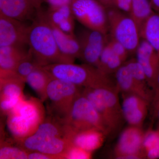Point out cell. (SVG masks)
I'll return each mask as SVG.
<instances>
[{
    "mask_svg": "<svg viewBox=\"0 0 159 159\" xmlns=\"http://www.w3.org/2000/svg\"><path fill=\"white\" fill-rule=\"evenodd\" d=\"M38 11L36 19L28 30V44L33 56L41 66L57 63H74L60 51L43 12Z\"/></svg>",
    "mask_w": 159,
    "mask_h": 159,
    "instance_id": "6da1fadb",
    "label": "cell"
},
{
    "mask_svg": "<svg viewBox=\"0 0 159 159\" xmlns=\"http://www.w3.org/2000/svg\"><path fill=\"white\" fill-rule=\"evenodd\" d=\"M53 78L70 83L80 88L115 86L109 75L94 66L84 63H57L43 66Z\"/></svg>",
    "mask_w": 159,
    "mask_h": 159,
    "instance_id": "7a4b0ae2",
    "label": "cell"
},
{
    "mask_svg": "<svg viewBox=\"0 0 159 159\" xmlns=\"http://www.w3.org/2000/svg\"><path fill=\"white\" fill-rule=\"evenodd\" d=\"M116 86L85 88L82 94L97 110L102 119L107 134L116 131L125 120Z\"/></svg>",
    "mask_w": 159,
    "mask_h": 159,
    "instance_id": "3957f363",
    "label": "cell"
},
{
    "mask_svg": "<svg viewBox=\"0 0 159 159\" xmlns=\"http://www.w3.org/2000/svg\"><path fill=\"white\" fill-rule=\"evenodd\" d=\"M42 102L35 98H24L7 114V127L16 141L34 133L45 119Z\"/></svg>",
    "mask_w": 159,
    "mask_h": 159,
    "instance_id": "277c9868",
    "label": "cell"
},
{
    "mask_svg": "<svg viewBox=\"0 0 159 159\" xmlns=\"http://www.w3.org/2000/svg\"><path fill=\"white\" fill-rule=\"evenodd\" d=\"M81 88L70 83L52 78L48 85L47 99L50 116L64 122Z\"/></svg>",
    "mask_w": 159,
    "mask_h": 159,
    "instance_id": "5b68a950",
    "label": "cell"
},
{
    "mask_svg": "<svg viewBox=\"0 0 159 159\" xmlns=\"http://www.w3.org/2000/svg\"><path fill=\"white\" fill-rule=\"evenodd\" d=\"M64 123L75 132L94 129L107 134L97 110L83 95L82 91L74 100Z\"/></svg>",
    "mask_w": 159,
    "mask_h": 159,
    "instance_id": "8992f818",
    "label": "cell"
},
{
    "mask_svg": "<svg viewBox=\"0 0 159 159\" xmlns=\"http://www.w3.org/2000/svg\"><path fill=\"white\" fill-rule=\"evenodd\" d=\"M108 29L112 38L122 44L129 54L136 53L141 42L140 30L129 16L116 9L107 11Z\"/></svg>",
    "mask_w": 159,
    "mask_h": 159,
    "instance_id": "52a82bcc",
    "label": "cell"
},
{
    "mask_svg": "<svg viewBox=\"0 0 159 159\" xmlns=\"http://www.w3.org/2000/svg\"><path fill=\"white\" fill-rule=\"evenodd\" d=\"M74 18L87 29L107 34L108 29L107 11L97 0H71Z\"/></svg>",
    "mask_w": 159,
    "mask_h": 159,
    "instance_id": "ba28073f",
    "label": "cell"
},
{
    "mask_svg": "<svg viewBox=\"0 0 159 159\" xmlns=\"http://www.w3.org/2000/svg\"><path fill=\"white\" fill-rule=\"evenodd\" d=\"M76 37L80 45V58L84 63L97 68L102 51L108 41L106 34L86 28Z\"/></svg>",
    "mask_w": 159,
    "mask_h": 159,
    "instance_id": "9c48e42d",
    "label": "cell"
},
{
    "mask_svg": "<svg viewBox=\"0 0 159 159\" xmlns=\"http://www.w3.org/2000/svg\"><path fill=\"white\" fill-rule=\"evenodd\" d=\"M25 81L13 72L0 71L1 110L7 115L24 99L23 89Z\"/></svg>",
    "mask_w": 159,
    "mask_h": 159,
    "instance_id": "30bf717a",
    "label": "cell"
},
{
    "mask_svg": "<svg viewBox=\"0 0 159 159\" xmlns=\"http://www.w3.org/2000/svg\"><path fill=\"white\" fill-rule=\"evenodd\" d=\"M145 134L140 127L131 126L120 135L115 150L118 159H142L145 158L143 142Z\"/></svg>",
    "mask_w": 159,
    "mask_h": 159,
    "instance_id": "8fae6325",
    "label": "cell"
},
{
    "mask_svg": "<svg viewBox=\"0 0 159 159\" xmlns=\"http://www.w3.org/2000/svg\"><path fill=\"white\" fill-rule=\"evenodd\" d=\"M29 27L21 21L0 14V47L29 46Z\"/></svg>",
    "mask_w": 159,
    "mask_h": 159,
    "instance_id": "7c38bea8",
    "label": "cell"
},
{
    "mask_svg": "<svg viewBox=\"0 0 159 159\" xmlns=\"http://www.w3.org/2000/svg\"><path fill=\"white\" fill-rule=\"evenodd\" d=\"M122 107L125 120L131 126H142L148 113L149 102L136 94L122 93Z\"/></svg>",
    "mask_w": 159,
    "mask_h": 159,
    "instance_id": "4fadbf2b",
    "label": "cell"
},
{
    "mask_svg": "<svg viewBox=\"0 0 159 159\" xmlns=\"http://www.w3.org/2000/svg\"><path fill=\"white\" fill-rule=\"evenodd\" d=\"M136 54L137 61L145 72L148 86L152 89L159 73V54L149 43L141 41Z\"/></svg>",
    "mask_w": 159,
    "mask_h": 159,
    "instance_id": "5bb4252c",
    "label": "cell"
},
{
    "mask_svg": "<svg viewBox=\"0 0 159 159\" xmlns=\"http://www.w3.org/2000/svg\"><path fill=\"white\" fill-rule=\"evenodd\" d=\"M43 13L52 29L57 46L61 53L73 62L76 58H80V47L77 37L74 34H68L61 30L49 21L44 12Z\"/></svg>",
    "mask_w": 159,
    "mask_h": 159,
    "instance_id": "9a60e30c",
    "label": "cell"
},
{
    "mask_svg": "<svg viewBox=\"0 0 159 159\" xmlns=\"http://www.w3.org/2000/svg\"><path fill=\"white\" fill-rule=\"evenodd\" d=\"M34 10L27 0H0V14L21 21L30 19Z\"/></svg>",
    "mask_w": 159,
    "mask_h": 159,
    "instance_id": "2e32d148",
    "label": "cell"
},
{
    "mask_svg": "<svg viewBox=\"0 0 159 159\" xmlns=\"http://www.w3.org/2000/svg\"><path fill=\"white\" fill-rule=\"evenodd\" d=\"M116 84L119 91L122 93L136 94L150 103L152 100V94L143 90L134 80L127 66L125 63L116 72Z\"/></svg>",
    "mask_w": 159,
    "mask_h": 159,
    "instance_id": "e0dca14e",
    "label": "cell"
},
{
    "mask_svg": "<svg viewBox=\"0 0 159 159\" xmlns=\"http://www.w3.org/2000/svg\"><path fill=\"white\" fill-rule=\"evenodd\" d=\"M46 17L49 21L66 33L74 34V17L70 6L67 5L50 9L46 13Z\"/></svg>",
    "mask_w": 159,
    "mask_h": 159,
    "instance_id": "ac0fdd59",
    "label": "cell"
},
{
    "mask_svg": "<svg viewBox=\"0 0 159 159\" xmlns=\"http://www.w3.org/2000/svg\"><path fill=\"white\" fill-rule=\"evenodd\" d=\"M105 135L102 131L94 129L74 132L72 144L91 153L101 146Z\"/></svg>",
    "mask_w": 159,
    "mask_h": 159,
    "instance_id": "d6986e66",
    "label": "cell"
},
{
    "mask_svg": "<svg viewBox=\"0 0 159 159\" xmlns=\"http://www.w3.org/2000/svg\"><path fill=\"white\" fill-rule=\"evenodd\" d=\"M25 46H10L0 47V71L13 72L21 60L29 54V48Z\"/></svg>",
    "mask_w": 159,
    "mask_h": 159,
    "instance_id": "ffe728a7",
    "label": "cell"
},
{
    "mask_svg": "<svg viewBox=\"0 0 159 159\" xmlns=\"http://www.w3.org/2000/svg\"><path fill=\"white\" fill-rule=\"evenodd\" d=\"M52 79L43 66L39 67L26 77L25 82L36 93L42 102L47 99V91L49 82Z\"/></svg>",
    "mask_w": 159,
    "mask_h": 159,
    "instance_id": "44dd1931",
    "label": "cell"
},
{
    "mask_svg": "<svg viewBox=\"0 0 159 159\" xmlns=\"http://www.w3.org/2000/svg\"><path fill=\"white\" fill-rule=\"evenodd\" d=\"M140 36L152 46L159 54V13L154 12L140 29Z\"/></svg>",
    "mask_w": 159,
    "mask_h": 159,
    "instance_id": "7402d4cb",
    "label": "cell"
},
{
    "mask_svg": "<svg viewBox=\"0 0 159 159\" xmlns=\"http://www.w3.org/2000/svg\"><path fill=\"white\" fill-rule=\"evenodd\" d=\"M108 42V41H107ZM124 62L107 43L100 56L97 68L107 75L116 73Z\"/></svg>",
    "mask_w": 159,
    "mask_h": 159,
    "instance_id": "603a6c76",
    "label": "cell"
},
{
    "mask_svg": "<svg viewBox=\"0 0 159 159\" xmlns=\"http://www.w3.org/2000/svg\"><path fill=\"white\" fill-rule=\"evenodd\" d=\"M154 12L148 0H132L129 14L140 30L145 20Z\"/></svg>",
    "mask_w": 159,
    "mask_h": 159,
    "instance_id": "cb8c5ba5",
    "label": "cell"
},
{
    "mask_svg": "<svg viewBox=\"0 0 159 159\" xmlns=\"http://www.w3.org/2000/svg\"><path fill=\"white\" fill-rule=\"evenodd\" d=\"M143 147L145 158H159V131L149 130L145 134Z\"/></svg>",
    "mask_w": 159,
    "mask_h": 159,
    "instance_id": "d4e9b609",
    "label": "cell"
},
{
    "mask_svg": "<svg viewBox=\"0 0 159 159\" xmlns=\"http://www.w3.org/2000/svg\"><path fill=\"white\" fill-rule=\"evenodd\" d=\"M125 64L130 71L134 80L139 87L146 93L153 95L152 89H151L147 83L144 70L136 59L130 60Z\"/></svg>",
    "mask_w": 159,
    "mask_h": 159,
    "instance_id": "484cf974",
    "label": "cell"
},
{
    "mask_svg": "<svg viewBox=\"0 0 159 159\" xmlns=\"http://www.w3.org/2000/svg\"><path fill=\"white\" fill-rule=\"evenodd\" d=\"M40 66H41L40 65L29 49V54L20 61L15 68L13 72L25 81L26 77L32 71Z\"/></svg>",
    "mask_w": 159,
    "mask_h": 159,
    "instance_id": "4316f807",
    "label": "cell"
},
{
    "mask_svg": "<svg viewBox=\"0 0 159 159\" xmlns=\"http://www.w3.org/2000/svg\"><path fill=\"white\" fill-rule=\"evenodd\" d=\"M28 155V152L20 146L16 147L6 142L1 144V159H26Z\"/></svg>",
    "mask_w": 159,
    "mask_h": 159,
    "instance_id": "83f0119b",
    "label": "cell"
},
{
    "mask_svg": "<svg viewBox=\"0 0 159 159\" xmlns=\"http://www.w3.org/2000/svg\"><path fill=\"white\" fill-rule=\"evenodd\" d=\"M91 152L74 145H72L64 156V159H86L90 158Z\"/></svg>",
    "mask_w": 159,
    "mask_h": 159,
    "instance_id": "f1b7e54d",
    "label": "cell"
},
{
    "mask_svg": "<svg viewBox=\"0 0 159 159\" xmlns=\"http://www.w3.org/2000/svg\"><path fill=\"white\" fill-rule=\"evenodd\" d=\"M107 43L113 51L125 62L129 54L126 48L121 43L112 38Z\"/></svg>",
    "mask_w": 159,
    "mask_h": 159,
    "instance_id": "f546056e",
    "label": "cell"
},
{
    "mask_svg": "<svg viewBox=\"0 0 159 159\" xmlns=\"http://www.w3.org/2000/svg\"><path fill=\"white\" fill-rule=\"evenodd\" d=\"M152 90L153 95L151 102L152 110L153 117H157L159 108V73Z\"/></svg>",
    "mask_w": 159,
    "mask_h": 159,
    "instance_id": "4dcf8cb0",
    "label": "cell"
},
{
    "mask_svg": "<svg viewBox=\"0 0 159 159\" xmlns=\"http://www.w3.org/2000/svg\"><path fill=\"white\" fill-rule=\"evenodd\" d=\"M132 0H114V6L119 10L129 13Z\"/></svg>",
    "mask_w": 159,
    "mask_h": 159,
    "instance_id": "1f68e13d",
    "label": "cell"
},
{
    "mask_svg": "<svg viewBox=\"0 0 159 159\" xmlns=\"http://www.w3.org/2000/svg\"><path fill=\"white\" fill-rule=\"evenodd\" d=\"M28 159H58L57 157L43 153L39 151L28 152Z\"/></svg>",
    "mask_w": 159,
    "mask_h": 159,
    "instance_id": "d6a6232c",
    "label": "cell"
},
{
    "mask_svg": "<svg viewBox=\"0 0 159 159\" xmlns=\"http://www.w3.org/2000/svg\"><path fill=\"white\" fill-rule=\"evenodd\" d=\"M48 3L50 7L56 8L61 6L70 5L71 0H42Z\"/></svg>",
    "mask_w": 159,
    "mask_h": 159,
    "instance_id": "836d02e7",
    "label": "cell"
},
{
    "mask_svg": "<svg viewBox=\"0 0 159 159\" xmlns=\"http://www.w3.org/2000/svg\"><path fill=\"white\" fill-rule=\"evenodd\" d=\"M29 2L31 3V5L34 6L37 11H39L40 10V7L41 6L42 0H27Z\"/></svg>",
    "mask_w": 159,
    "mask_h": 159,
    "instance_id": "e575fe53",
    "label": "cell"
},
{
    "mask_svg": "<svg viewBox=\"0 0 159 159\" xmlns=\"http://www.w3.org/2000/svg\"><path fill=\"white\" fill-rule=\"evenodd\" d=\"M149 2L154 11L159 13V0H150Z\"/></svg>",
    "mask_w": 159,
    "mask_h": 159,
    "instance_id": "d590c367",
    "label": "cell"
},
{
    "mask_svg": "<svg viewBox=\"0 0 159 159\" xmlns=\"http://www.w3.org/2000/svg\"><path fill=\"white\" fill-rule=\"evenodd\" d=\"M104 6H114V0H97Z\"/></svg>",
    "mask_w": 159,
    "mask_h": 159,
    "instance_id": "8d00e7d4",
    "label": "cell"
},
{
    "mask_svg": "<svg viewBox=\"0 0 159 159\" xmlns=\"http://www.w3.org/2000/svg\"><path fill=\"white\" fill-rule=\"evenodd\" d=\"M157 117H158V129L157 130L159 131V108L158 109V111L157 114Z\"/></svg>",
    "mask_w": 159,
    "mask_h": 159,
    "instance_id": "74e56055",
    "label": "cell"
}]
</instances>
